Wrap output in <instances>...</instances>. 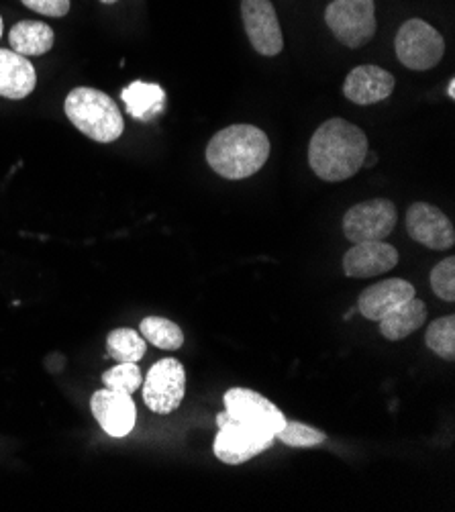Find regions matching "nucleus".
<instances>
[{
  "label": "nucleus",
  "mask_w": 455,
  "mask_h": 512,
  "mask_svg": "<svg viewBox=\"0 0 455 512\" xmlns=\"http://www.w3.org/2000/svg\"><path fill=\"white\" fill-rule=\"evenodd\" d=\"M270 158V139L254 125H231L209 141L207 162L227 180H243L264 168Z\"/></svg>",
  "instance_id": "2"
},
{
  "label": "nucleus",
  "mask_w": 455,
  "mask_h": 512,
  "mask_svg": "<svg viewBox=\"0 0 455 512\" xmlns=\"http://www.w3.org/2000/svg\"><path fill=\"white\" fill-rule=\"evenodd\" d=\"M100 3H105V5H115L117 0H100Z\"/></svg>",
  "instance_id": "29"
},
{
  "label": "nucleus",
  "mask_w": 455,
  "mask_h": 512,
  "mask_svg": "<svg viewBox=\"0 0 455 512\" xmlns=\"http://www.w3.org/2000/svg\"><path fill=\"white\" fill-rule=\"evenodd\" d=\"M325 21L345 47H364L376 35V5L374 0H333Z\"/></svg>",
  "instance_id": "6"
},
{
  "label": "nucleus",
  "mask_w": 455,
  "mask_h": 512,
  "mask_svg": "<svg viewBox=\"0 0 455 512\" xmlns=\"http://www.w3.org/2000/svg\"><path fill=\"white\" fill-rule=\"evenodd\" d=\"M276 439L288 447L296 449H311L319 447L327 441V435L315 427H309L305 423H290L286 421L284 429L276 435Z\"/></svg>",
  "instance_id": "23"
},
{
  "label": "nucleus",
  "mask_w": 455,
  "mask_h": 512,
  "mask_svg": "<svg viewBox=\"0 0 455 512\" xmlns=\"http://www.w3.org/2000/svg\"><path fill=\"white\" fill-rule=\"evenodd\" d=\"M92 415L96 423L111 437H127L137 421V408L131 394L103 388L92 394Z\"/></svg>",
  "instance_id": "11"
},
{
  "label": "nucleus",
  "mask_w": 455,
  "mask_h": 512,
  "mask_svg": "<svg viewBox=\"0 0 455 512\" xmlns=\"http://www.w3.org/2000/svg\"><path fill=\"white\" fill-rule=\"evenodd\" d=\"M21 3L39 15L56 19L66 17L70 11V0H21Z\"/></svg>",
  "instance_id": "26"
},
{
  "label": "nucleus",
  "mask_w": 455,
  "mask_h": 512,
  "mask_svg": "<svg viewBox=\"0 0 455 512\" xmlns=\"http://www.w3.org/2000/svg\"><path fill=\"white\" fill-rule=\"evenodd\" d=\"M425 343L435 355L443 357V360H453L455 357V317L447 315V317L433 321L427 327Z\"/></svg>",
  "instance_id": "22"
},
{
  "label": "nucleus",
  "mask_w": 455,
  "mask_h": 512,
  "mask_svg": "<svg viewBox=\"0 0 455 512\" xmlns=\"http://www.w3.org/2000/svg\"><path fill=\"white\" fill-rule=\"evenodd\" d=\"M394 49L398 60L411 70H431L445 54L443 35L423 19H409L396 33Z\"/></svg>",
  "instance_id": "5"
},
{
  "label": "nucleus",
  "mask_w": 455,
  "mask_h": 512,
  "mask_svg": "<svg viewBox=\"0 0 455 512\" xmlns=\"http://www.w3.org/2000/svg\"><path fill=\"white\" fill-rule=\"evenodd\" d=\"M394 76L378 66H358L349 72L343 84V94L353 105H376L394 92Z\"/></svg>",
  "instance_id": "15"
},
{
  "label": "nucleus",
  "mask_w": 455,
  "mask_h": 512,
  "mask_svg": "<svg viewBox=\"0 0 455 512\" xmlns=\"http://www.w3.org/2000/svg\"><path fill=\"white\" fill-rule=\"evenodd\" d=\"M3 31H5V23H3V17H0V37H3Z\"/></svg>",
  "instance_id": "28"
},
{
  "label": "nucleus",
  "mask_w": 455,
  "mask_h": 512,
  "mask_svg": "<svg viewBox=\"0 0 455 512\" xmlns=\"http://www.w3.org/2000/svg\"><path fill=\"white\" fill-rule=\"evenodd\" d=\"M145 339L135 329H115L107 337V353L119 364H137L145 355Z\"/></svg>",
  "instance_id": "21"
},
{
  "label": "nucleus",
  "mask_w": 455,
  "mask_h": 512,
  "mask_svg": "<svg viewBox=\"0 0 455 512\" xmlns=\"http://www.w3.org/2000/svg\"><path fill=\"white\" fill-rule=\"evenodd\" d=\"M398 266L396 247L384 241L353 243L343 258V272L349 278H374Z\"/></svg>",
  "instance_id": "13"
},
{
  "label": "nucleus",
  "mask_w": 455,
  "mask_h": 512,
  "mask_svg": "<svg viewBox=\"0 0 455 512\" xmlns=\"http://www.w3.org/2000/svg\"><path fill=\"white\" fill-rule=\"evenodd\" d=\"M366 158V133L345 119L325 121L309 143V164L325 182H343L356 176Z\"/></svg>",
  "instance_id": "1"
},
{
  "label": "nucleus",
  "mask_w": 455,
  "mask_h": 512,
  "mask_svg": "<svg viewBox=\"0 0 455 512\" xmlns=\"http://www.w3.org/2000/svg\"><path fill=\"white\" fill-rule=\"evenodd\" d=\"M241 19L245 33L260 56H278L284 39L280 21L270 0H241Z\"/></svg>",
  "instance_id": "10"
},
{
  "label": "nucleus",
  "mask_w": 455,
  "mask_h": 512,
  "mask_svg": "<svg viewBox=\"0 0 455 512\" xmlns=\"http://www.w3.org/2000/svg\"><path fill=\"white\" fill-rule=\"evenodd\" d=\"M219 433L213 443L217 459L227 466H239L254 459L256 455L272 449L276 435L254 425L233 421L225 413L217 417Z\"/></svg>",
  "instance_id": "4"
},
{
  "label": "nucleus",
  "mask_w": 455,
  "mask_h": 512,
  "mask_svg": "<svg viewBox=\"0 0 455 512\" xmlns=\"http://www.w3.org/2000/svg\"><path fill=\"white\" fill-rule=\"evenodd\" d=\"M121 98L127 107V113L137 121L156 119L166 109V92L162 86L151 82H131L123 92Z\"/></svg>",
  "instance_id": "17"
},
{
  "label": "nucleus",
  "mask_w": 455,
  "mask_h": 512,
  "mask_svg": "<svg viewBox=\"0 0 455 512\" xmlns=\"http://www.w3.org/2000/svg\"><path fill=\"white\" fill-rule=\"evenodd\" d=\"M425 321H427V306L423 300L413 296L411 300L400 304L396 311L380 319L378 329L386 339L400 341L419 331L425 325Z\"/></svg>",
  "instance_id": "18"
},
{
  "label": "nucleus",
  "mask_w": 455,
  "mask_h": 512,
  "mask_svg": "<svg viewBox=\"0 0 455 512\" xmlns=\"http://www.w3.org/2000/svg\"><path fill=\"white\" fill-rule=\"evenodd\" d=\"M64 111L80 133L98 143H111L123 135L125 121L117 102L96 88H74L64 102Z\"/></svg>",
  "instance_id": "3"
},
{
  "label": "nucleus",
  "mask_w": 455,
  "mask_h": 512,
  "mask_svg": "<svg viewBox=\"0 0 455 512\" xmlns=\"http://www.w3.org/2000/svg\"><path fill=\"white\" fill-rule=\"evenodd\" d=\"M11 49L21 56H43L54 47L56 35L52 27L41 21H21L9 33Z\"/></svg>",
  "instance_id": "19"
},
{
  "label": "nucleus",
  "mask_w": 455,
  "mask_h": 512,
  "mask_svg": "<svg viewBox=\"0 0 455 512\" xmlns=\"http://www.w3.org/2000/svg\"><path fill=\"white\" fill-rule=\"evenodd\" d=\"M35 84L33 64L13 49H0V96L21 100L35 90Z\"/></svg>",
  "instance_id": "16"
},
{
  "label": "nucleus",
  "mask_w": 455,
  "mask_h": 512,
  "mask_svg": "<svg viewBox=\"0 0 455 512\" xmlns=\"http://www.w3.org/2000/svg\"><path fill=\"white\" fill-rule=\"evenodd\" d=\"M396 207L388 198H372L351 207L343 217V233L351 243L384 241L396 227Z\"/></svg>",
  "instance_id": "8"
},
{
  "label": "nucleus",
  "mask_w": 455,
  "mask_h": 512,
  "mask_svg": "<svg viewBox=\"0 0 455 512\" xmlns=\"http://www.w3.org/2000/svg\"><path fill=\"white\" fill-rule=\"evenodd\" d=\"M225 415L233 421L262 427L274 435H278L284 425L286 417L280 408L270 402L264 394H258L249 388H231L225 392Z\"/></svg>",
  "instance_id": "9"
},
{
  "label": "nucleus",
  "mask_w": 455,
  "mask_h": 512,
  "mask_svg": "<svg viewBox=\"0 0 455 512\" xmlns=\"http://www.w3.org/2000/svg\"><path fill=\"white\" fill-rule=\"evenodd\" d=\"M447 96H449V98H455V80H453V78H451L449 84H447Z\"/></svg>",
  "instance_id": "27"
},
{
  "label": "nucleus",
  "mask_w": 455,
  "mask_h": 512,
  "mask_svg": "<svg viewBox=\"0 0 455 512\" xmlns=\"http://www.w3.org/2000/svg\"><path fill=\"white\" fill-rule=\"evenodd\" d=\"M431 288L441 300H455V258H447L431 270Z\"/></svg>",
  "instance_id": "25"
},
{
  "label": "nucleus",
  "mask_w": 455,
  "mask_h": 512,
  "mask_svg": "<svg viewBox=\"0 0 455 512\" xmlns=\"http://www.w3.org/2000/svg\"><path fill=\"white\" fill-rule=\"evenodd\" d=\"M103 384L109 390H117L123 394H133L141 388L143 384V374L137 364H117L109 372L103 374Z\"/></svg>",
  "instance_id": "24"
},
{
  "label": "nucleus",
  "mask_w": 455,
  "mask_h": 512,
  "mask_svg": "<svg viewBox=\"0 0 455 512\" xmlns=\"http://www.w3.org/2000/svg\"><path fill=\"white\" fill-rule=\"evenodd\" d=\"M417 296L415 286L409 280L402 278H390L382 280L378 284L368 286L360 298H358V313L366 317L368 321H380L392 311H396L400 304Z\"/></svg>",
  "instance_id": "14"
},
{
  "label": "nucleus",
  "mask_w": 455,
  "mask_h": 512,
  "mask_svg": "<svg viewBox=\"0 0 455 512\" xmlns=\"http://www.w3.org/2000/svg\"><path fill=\"white\" fill-rule=\"evenodd\" d=\"M407 231L411 239L435 251L451 249L455 243L453 223L443 215V211L427 202H415L409 209Z\"/></svg>",
  "instance_id": "12"
},
{
  "label": "nucleus",
  "mask_w": 455,
  "mask_h": 512,
  "mask_svg": "<svg viewBox=\"0 0 455 512\" xmlns=\"http://www.w3.org/2000/svg\"><path fill=\"white\" fill-rule=\"evenodd\" d=\"M139 333L149 345H156L158 349H166V351L180 349L184 343L182 329L164 317L143 319L139 325Z\"/></svg>",
  "instance_id": "20"
},
{
  "label": "nucleus",
  "mask_w": 455,
  "mask_h": 512,
  "mask_svg": "<svg viewBox=\"0 0 455 512\" xmlns=\"http://www.w3.org/2000/svg\"><path fill=\"white\" fill-rule=\"evenodd\" d=\"M141 386L143 402L151 413L172 415L186 394V370L180 360L166 357L149 368Z\"/></svg>",
  "instance_id": "7"
}]
</instances>
